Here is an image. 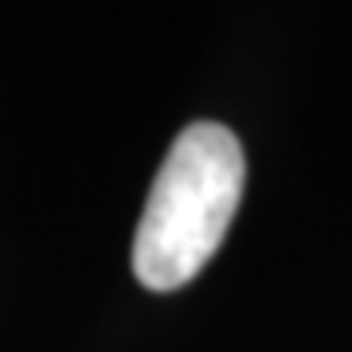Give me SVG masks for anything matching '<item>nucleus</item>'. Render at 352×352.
<instances>
[{"label":"nucleus","mask_w":352,"mask_h":352,"mask_svg":"<svg viewBox=\"0 0 352 352\" xmlns=\"http://www.w3.org/2000/svg\"><path fill=\"white\" fill-rule=\"evenodd\" d=\"M243 184L247 161L231 129L219 122H192L180 129L133 235V274L141 286L153 294L188 286L223 247Z\"/></svg>","instance_id":"obj_1"}]
</instances>
